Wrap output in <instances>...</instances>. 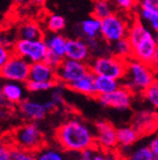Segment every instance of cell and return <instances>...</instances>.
<instances>
[{
  "label": "cell",
  "mask_w": 158,
  "mask_h": 160,
  "mask_svg": "<svg viewBox=\"0 0 158 160\" xmlns=\"http://www.w3.org/2000/svg\"><path fill=\"white\" fill-rule=\"evenodd\" d=\"M55 140L62 150L79 153L95 146V135L85 122L79 119L67 120L55 130Z\"/></svg>",
  "instance_id": "cell-1"
},
{
  "label": "cell",
  "mask_w": 158,
  "mask_h": 160,
  "mask_svg": "<svg viewBox=\"0 0 158 160\" xmlns=\"http://www.w3.org/2000/svg\"><path fill=\"white\" fill-rule=\"evenodd\" d=\"M126 38L131 45V58L156 69L158 61V43L157 38L151 30L147 29L139 20H135L128 27Z\"/></svg>",
  "instance_id": "cell-2"
},
{
  "label": "cell",
  "mask_w": 158,
  "mask_h": 160,
  "mask_svg": "<svg viewBox=\"0 0 158 160\" xmlns=\"http://www.w3.org/2000/svg\"><path fill=\"white\" fill-rule=\"evenodd\" d=\"M121 85L132 92H143L149 85L156 81L155 69L151 66L128 58L126 60V71L121 80Z\"/></svg>",
  "instance_id": "cell-3"
},
{
  "label": "cell",
  "mask_w": 158,
  "mask_h": 160,
  "mask_svg": "<svg viewBox=\"0 0 158 160\" xmlns=\"http://www.w3.org/2000/svg\"><path fill=\"white\" fill-rule=\"evenodd\" d=\"M11 139L15 148L29 152H35L44 145V135L35 122H27L17 127L12 131Z\"/></svg>",
  "instance_id": "cell-4"
},
{
  "label": "cell",
  "mask_w": 158,
  "mask_h": 160,
  "mask_svg": "<svg viewBox=\"0 0 158 160\" xmlns=\"http://www.w3.org/2000/svg\"><path fill=\"white\" fill-rule=\"evenodd\" d=\"M126 60L114 55L96 56L91 62L87 63L94 75L105 76L121 80L126 71Z\"/></svg>",
  "instance_id": "cell-5"
},
{
  "label": "cell",
  "mask_w": 158,
  "mask_h": 160,
  "mask_svg": "<svg viewBox=\"0 0 158 160\" xmlns=\"http://www.w3.org/2000/svg\"><path fill=\"white\" fill-rule=\"evenodd\" d=\"M12 52L25 58L30 63H33L44 60L48 48L43 38L37 40L16 39L12 46Z\"/></svg>",
  "instance_id": "cell-6"
},
{
  "label": "cell",
  "mask_w": 158,
  "mask_h": 160,
  "mask_svg": "<svg viewBox=\"0 0 158 160\" xmlns=\"http://www.w3.org/2000/svg\"><path fill=\"white\" fill-rule=\"evenodd\" d=\"M30 65L31 63L25 58L12 52L0 71V78L6 81L25 83L29 79Z\"/></svg>",
  "instance_id": "cell-7"
},
{
  "label": "cell",
  "mask_w": 158,
  "mask_h": 160,
  "mask_svg": "<svg viewBox=\"0 0 158 160\" xmlns=\"http://www.w3.org/2000/svg\"><path fill=\"white\" fill-rule=\"evenodd\" d=\"M87 71H90V68L86 62L64 58L61 61V63L55 68L57 82L59 85L67 86L83 77Z\"/></svg>",
  "instance_id": "cell-8"
},
{
  "label": "cell",
  "mask_w": 158,
  "mask_h": 160,
  "mask_svg": "<svg viewBox=\"0 0 158 160\" xmlns=\"http://www.w3.org/2000/svg\"><path fill=\"white\" fill-rule=\"evenodd\" d=\"M128 27V23L123 17L113 12L109 17L101 20L100 36L107 43H113L126 37Z\"/></svg>",
  "instance_id": "cell-9"
},
{
  "label": "cell",
  "mask_w": 158,
  "mask_h": 160,
  "mask_svg": "<svg viewBox=\"0 0 158 160\" xmlns=\"http://www.w3.org/2000/svg\"><path fill=\"white\" fill-rule=\"evenodd\" d=\"M96 99L103 107L114 108L117 110H126L131 107L133 102V92L121 85V87L112 92L97 96Z\"/></svg>",
  "instance_id": "cell-10"
},
{
  "label": "cell",
  "mask_w": 158,
  "mask_h": 160,
  "mask_svg": "<svg viewBox=\"0 0 158 160\" xmlns=\"http://www.w3.org/2000/svg\"><path fill=\"white\" fill-rule=\"evenodd\" d=\"M95 146H97L100 150L109 151L115 150L117 148L116 129L111 122L106 120L97 121L95 125Z\"/></svg>",
  "instance_id": "cell-11"
},
{
  "label": "cell",
  "mask_w": 158,
  "mask_h": 160,
  "mask_svg": "<svg viewBox=\"0 0 158 160\" xmlns=\"http://www.w3.org/2000/svg\"><path fill=\"white\" fill-rule=\"evenodd\" d=\"M65 58L89 63L91 59V51L85 40L80 38L67 39L65 43Z\"/></svg>",
  "instance_id": "cell-12"
},
{
  "label": "cell",
  "mask_w": 158,
  "mask_h": 160,
  "mask_svg": "<svg viewBox=\"0 0 158 160\" xmlns=\"http://www.w3.org/2000/svg\"><path fill=\"white\" fill-rule=\"evenodd\" d=\"M138 18L141 22H147L156 32L158 30V0H142L139 3Z\"/></svg>",
  "instance_id": "cell-13"
},
{
  "label": "cell",
  "mask_w": 158,
  "mask_h": 160,
  "mask_svg": "<svg viewBox=\"0 0 158 160\" xmlns=\"http://www.w3.org/2000/svg\"><path fill=\"white\" fill-rule=\"evenodd\" d=\"M18 105H19L20 112L31 121L43 120L48 113L43 103L38 102L32 99H22Z\"/></svg>",
  "instance_id": "cell-14"
},
{
  "label": "cell",
  "mask_w": 158,
  "mask_h": 160,
  "mask_svg": "<svg viewBox=\"0 0 158 160\" xmlns=\"http://www.w3.org/2000/svg\"><path fill=\"white\" fill-rule=\"evenodd\" d=\"M29 79L44 82H57L55 69L45 63L44 61H38L30 65Z\"/></svg>",
  "instance_id": "cell-15"
},
{
  "label": "cell",
  "mask_w": 158,
  "mask_h": 160,
  "mask_svg": "<svg viewBox=\"0 0 158 160\" xmlns=\"http://www.w3.org/2000/svg\"><path fill=\"white\" fill-rule=\"evenodd\" d=\"M94 78H95V75L90 70L83 77L67 85V87L77 93L95 98L96 95H95V88H94Z\"/></svg>",
  "instance_id": "cell-16"
},
{
  "label": "cell",
  "mask_w": 158,
  "mask_h": 160,
  "mask_svg": "<svg viewBox=\"0 0 158 160\" xmlns=\"http://www.w3.org/2000/svg\"><path fill=\"white\" fill-rule=\"evenodd\" d=\"M80 36L83 40L94 39L100 36V30H101V20L97 18L91 17L84 19L79 25Z\"/></svg>",
  "instance_id": "cell-17"
},
{
  "label": "cell",
  "mask_w": 158,
  "mask_h": 160,
  "mask_svg": "<svg viewBox=\"0 0 158 160\" xmlns=\"http://www.w3.org/2000/svg\"><path fill=\"white\" fill-rule=\"evenodd\" d=\"M17 39L26 40H37L43 38V32L40 26L35 21H26L18 27L16 31Z\"/></svg>",
  "instance_id": "cell-18"
},
{
  "label": "cell",
  "mask_w": 158,
  "mask_h": 160,
  "mask_svg": "<svg viewBox=\"0 0 158 160\" xmlns=\"http://www.w3.org/2000/svg\"><path fill=\"white\" fill-rule=\"evenodd\" d=\"M1 90L5 100L10 103H19L25 96V89L20 82L7 81L2 85Z\"/></svg>",
  "instance_id": "cell-19"
},
{
  "label": "cell",
  "mask_w": 158,
  "mask_h": 160,
  "mask_svg": "<svg viewBox=\"0 0 158 160\" xmlns=\"http://www.w3.org/2000/svg\"><path fill=\"white\" fill-rule=\"evenodd\" d=\"M121 87V81L114 78L105 77V76L95 75L94 78V88H95V95L101 96L105 93H109L117 88ZM95 97V98H96Z\"/></svg>",
  "instance_id": "cell-20"
},
{
  "label": "cell",
  "mask_w": 158,
  "mask_h": 160,
  "mask_svg": "<svg viewBox=\"0 0 158 160\" xmlns=\"http://www.w3.org/2000/svg\"><path fill=\"white\" fill-rule=\"evenodd\" d=\"M45 46L48 48V51L55 53L62 58H65V43H67V38L62 36L61 33L51 32L44 38Z\"/></svg>",
  "instance_id": "cell-21"
},
{
  "label": "cell",
  "mask_w": 158,
  "mask_h": 160,
  "mask_svg": "<svg viewBox=\"0 0 158 160\" xmlns=\"http://www.w3.org/2000/svg\"><path fill=\"white\" fill-rule=\"evenodd\" d=\"M117 145L123 148H128L133 146L138 139V131L133 127H123L116 129Z\"/></svg>",
  "instance_id": "cell-22"
},
{
  "label": "cell",
  "mask_w": 158,
  "mask_h": 160,
  "mask_svg": "<svg viewBox=\"0 0 158 160\" xmlns=\"http://www.w3.org/2000/svg\"><path fill=\"white\" fill-rule=\"evenodd\" d=\"M35 159L37 160H63L64 156L62 153V151L60 149L55 147H51V146L43 145L39 148L38 150H35Z\"/></svg>",
  "instance_id": "cell-23"
},
{
  "label": "cell",
  "mask_w": 158,
  "mask_h": 160,
  "mask_svg": "<svg viewBox=\"0 0 158 160\" xmlns=\"http://www.w3.org/2000/svg\"><path fill=\"white\" fill-rule=\"evenodd\" d=\"M109 50L111 55L117 56L123 59H128L132 56V49L127 38H122L113 43H109Z\"/></svg>",
  "instance_id": "cell-24"
},
{
  "label": "cell",
  "mask_w": 158,
  "mask_h": 160,
  "mask_svg": "<svg viewBox=\"0 0 158 160\" xmlns=\"http://www.w3.org/2000/svg\"><path fill=\"white\" fill-rule=\"evenodd\" d=\"M113 12L114 9L111 0H95L93 6V12H92L93 17L102 20L104 18L109 17Z\"/></svg>",
  "instance_id": "cell-25"
},
{
  "label": "cell",
  "mask_w": 158,
  "mask_h": 160,
  "mask_svg": "<svg viewBox=\"0 0 158 160\" xmlns=\"http://www.w3.org/2000/svg\"><path fill=\"white\" fill-rule=\"evenodd\" d=\"M47 27L50 32L60 33L67 27V20L61 15H51L47 20Z\"/></svg>",
  "instance_id": "cell-26"
},
{
  "label": "cell",
  "mask_w": 158,
  "mask_h": 160,
  "mask_svg": "<svg viewBox=\"0 0 158 160\" xmlns=\"http://www.w3.org/2000/svg\"><path fill=\"white\" fill-rule=\"evenodd\" d=\"M26 89L31 92H39V91H47L52 88L58 82H44V81H35V80L28 79L26 81Z\"/></svg>",
  "instance_id": "cell-27"
},
{
  "label": "cell",
  "mask_w": 158,
  "mask_h": 160,
  "mask_svg": "<svg viewBox=\"0 0 158 160\" xmlns=\"http://www.w3.org/2000/svg\"><path fill=\"white\" fill-rule=\"evenodd\" d=\"M143 95L145 99L153 106L155 109L158 108V83L157 81H154L151 85H149L143 91Z\"/></svg>",
  "instance_id": "cell-28"
},
{
  "label": "cell",
  "mask_w": 158,
  "mask_h": 160,
  "mask_svg": "<svg viewBox=\"0 0 158 160\" xmlns=\"http://www.w3.org/2000/svg\"><path fill=\"white\" fill-rule=\"evenodd\" d=\"M128 160H158L148 147H139L134 150L128 157Z\"/></svg>",
  "instance_id": "cell-29"
},
{
  "label": "cell",
  "mask_w": 158,
  "mask_h": 160,
  "mask_svg": "<svg viewBox=\"0 0 158 160\" xmlns=\"http://www.w3.org/2000/svg\"><path fill=\"white\" fill-rule=\"evenodd\" d=\"M10 160H37L33 152L20 150L18 148H11L10 150Z\"/></svg>",
  "instance_id": "cell-30"
},
{
  "label": "cell",
  "mask_w": 158,
  "mask_h": 160,
  "mask_svg": "<svg viewBox=\"0 0 158 160\" xmlns=\"http://www.w3.org/2000/svg\"><path fill=\"white\" fill-rule=\"evenodd\" d=\"M114 3L123 11H132L137 6L136 0H114Z\"/></svg>",
  "instance_id": "cell-31"
},
{
  "label": "cell",
  "mask_w": 158,
  "mask_h": 160,
  "mask_svg": "<svg viewBox=\"0 0 158 160\" xmlns=\"http://www.w3.org/2000/svg\"><path fill=\"white\" fill-rule=\"evenodd\" d=\"M63 59H64V58L60 57V56L55 55V53L51 52V51H48L43 61H44L45 63H48L49 66H51L52 68H54V69H55V68H57L58 66L61 63V61Z\"/></svg>",
  "instance_id": "cell-32"
},
{
  "label": "cell",
  "mask_w": 158,
  "mask_h": 160,
  "mask_svg": "<svg viewBox=\"0 0 158 160\" xmlns=\"http://www.w3.org/2000/svg\"><path fill=\"white\" fill-rule=\"evenodd\" d=\"M55 90L53 91V93H52V98L51 99L53 100L55 102V105L58 106V108L60 107V106H63L64 105V97H63V91H62V88L59 87V85H55Z\"/></svg>",
  "instance_id": "cell-33"
},
{
  "label": "cell",
  "mask_w": 158,
  "mask_h": 160,
  "mask_svg": "<svg viewBox=\"0 0 158 160\" xmlns=\"http://www.w3.org/2000/svg\"><path fill=\"white\" fill-rule=\"evenodd\" d=\"M11 55H12V50L10 48L3 47L2 45H0V71H1L2 67L5 66V63L7 62V60L9 59Z\"/></svg>",
  "instance_id": "cell-34"
},
{
  "label": "cell",
  "mask_w": 158,
  "mask_h": 160,
  "mask_svg": "<svg viewBox=\"0 0 158 160\" xmlns=\"http://www.w3.org/2000/svg\"><path fill=\"white\" fill-rule=\"evenodd\" d=\"M16 39L12 38L10 35L5 32H0V45H2L3 47H7L10 48V49L12 50V46L15 43Z\"/></svg>",
  "instance_id": "cell-35"
},
{
  "label": "cell",
  "mask_w": 158,
  "mask_h": 160,
  "mask_svg": "<svg viewBox=\"0 0 158 160\" xmlns=\"http://www.w3.org/2000/svg\"><path fill=\"white\" fill-rule=\"evenodd\" d=\"M96 147L89 148V149H85L81 152H79V156L77 157V160H94L93 155H94V150Z\"/></svg>",
  "instance_id": "cell-36"
},
{
  "label": "cell",
  "mask_w": 158,
  "mask_h": 160,
  "mask_svg": "<svg viewBox=\"0 0 158 160\" xmlns=\"http://www.w3.org/2000/svg\"><path fill=\"white\" fill-rule=\"evenodd\" d=\"M10 148L5 145H0V160H10Z\"/></svg>",
  "instance_id": "cell-37"
},
{
  "label": "cell",
  "mask_w": 158,
  "mask_h": 160,
  "mask_svg": "<svg viewBox=\"0 0 158 160\" xmlns=\"http://www.w3.org/2000/svg\"><path fill=\"white\" fill-rule=\"evenodd\" d=\"M148 148L151 150V152L154 153V156L158 157V139H157V137H155L151 142H149Z\"/></svg>",
  "instance_id": "cell-38"
},
{
  "label": "cell",
  "mask_w": 158,
  "mask_h": 160,
  "mask_svg": "<svg viewBox=\"0 0 158 160\" xmlns=\"http://www.w3.org/2000/svg\"><path fill=\"white\" fill-rule=\"evenodd\" d=\"M43 105H44V108L47 109L48 112H49V111H54V110L58 109V106L55 105V102L52 99L48 100L47 102H44Z\"/></svg>",
  "instance_id": "cell-39"
},
{
  "label": "cell",
  "mask_w": 158,
  "mask_h": 160,
  "mask_svg": "<svg viewBox=\"0 0 158 160\" xmlns=\"http://www.w3.org/2000/svg\"><path fill=\"white\" fill-rule=\"evenodd\" d=\"M29 0H12V2L15 3L16 6H22V5H26Z\"/></svg>",
  "instance_id": "cell-40"
},
{
  "label": "cell",
  "mask_w": 158,
  "mask_h": 160,
  "mask_svg": "<svg viewBox=\"0 0 158 160\" xmlns=\"http://www.w3.org/2000/svg\"><path fill=\"white\" fill-rule=\"evenodd\" d=\"M5 98H3V95H2V90H1V86H0V107H2L3 103H5Z\"/></svg>",
  "instance_id": "cell-41"
},
{
  "label": "cell",
  "mask_w": 158,
  "mask_h": 160,
  "mask_svg": "<svg viewBox=\"0 0 158 160\" xmlns=\"http://www.w3.org/2000/svg\"><path fill=\"white\" fill-rule=\"evenodd\" d=\"M31 2L35 3V5H43V3H45L48 1V0H30Z\"/></svg>",
  "instance_id": "cell-42"
},
{
  "label": "cell",
  "mask_w": 158,
  "mask_h": 160,
  "mask_svg": "<svg viewBox=\"0 0 158 160\" xmlns=\"http://www.w3.org/2000/svg\"><path fill=\"white\" fill-rule=\"evenodd\" d=\"M63 160H77V158H74V157H67V158H65L64 157V159Z\"/></svg>",
  "instance_id": "cell-43"
}]
</instances>
